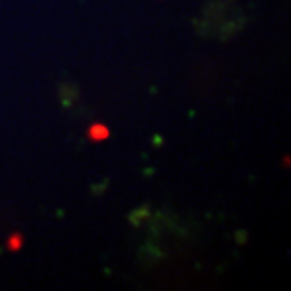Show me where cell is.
Instances as JSON below:
<instances>
[{
    "label": "cell",
    "instance_id": "cell-2",
    "mask_svg": "<svg viewBox=\"0 0 291 291\" xmlns=\"http://www.w3.org/2000/svg\"><path fill=\"white\" fill-rule=\"evenodd\" d=\"M8 248L12 252H19V250L23 248V236L16 232V234H10L8 236Z\"/></svg>",
    "mask_w": 291,
    "mask_h": 291
},
{
    "label": "cell",
    "instance_id": "cell-1",
    "mask_svg": "<svg viewBox=\"0 0 291 291\" xmlns=\"http://www.w3.org/2000/svg\"><path fill=\"white\" fill-rule=\"evenodd\" d=\"M108 136H110V128L102 125V123H93L91 127L87 128V138L91 142H102Z\"/></svg>",
    "mask_w": 291,
    "mask_h": 291
}]
</instances>
